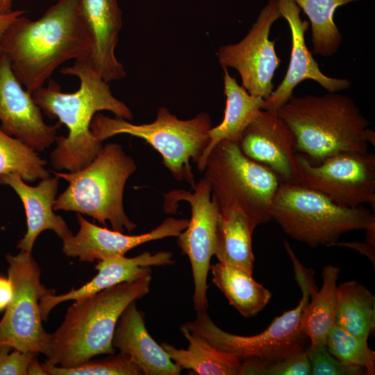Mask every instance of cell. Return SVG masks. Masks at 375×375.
<instances>
[{
    "label": "cell",
    "mask_w": 375,
    "mask_h": 375,
    "mask_svg": "<svg viewBox=\"0 0 375 375\" xmlns=\"http://www.w3.org/2000/svg\"><path fill=\"white\" fill-rule=\"evenodd\" d=\"M60 73L78 77V90L63 92L56 81L49 78L47 86L31 94L45 115L58 118L67 127V137L56 138L57 147L51 153V160L56 169L73 172L90 164L103 147L90 130L97 112L110 111L127 120L133 116L129 108L112 95L108 83L93 70L88 58L75 60L72 66L62 67Z\"/></svg>",
    "instance_id": "cell-1"
},
{
    "label": "cell",
    "mask_w": 375,
    "mask_h": 375,
    "mask_svg": "<svg viewBox=\"0 0 375 375\" xmlns=\"http://www.w3.org/2000/svg\"><path fill=\"white\" fill-rule=\"evenodd\" d=\"M15 76L32 93L63 62L89 58L92 42L78 0H58L36 20L24 15L6 31L1 42Z\"/></svg>",
    "instance_id": "cell-2"
},
{
    "label": "cell",
    "mask_w": 375,
    "mask_h": 375,
    "mask_svg": "<svg viewBox=\"0 0 375 375\" xmlns=\"http://www.w3.org/2000/svg\"><path fill=\"white\" fill-rule=\"evenodd\" d=\"M276 112L292 131L295 151L314 164L342 152H368L375 144L369 122L347 95H292Z\"/></svg>",
    "instance_id": "cell-3"
},
{
    "label": "cell",
    "mask_w": 375,
    "mask_h": 375,
    "mask_svg": "<svg viewBox=\"0 0 375 375\" xmlns=\"http://www.w3.org/2000/svg\"><path fill=\"white\" fill-rule=\"evenodd\" d=\"M151 275L122 282L74 300L61 325L49 333L45 362L72 367L100 354H114L112 337L127 306L146 296Z\"/></svg>",
    "instance_id": "cell-4"
},
{
    "label": "cell",
    "mask_w": 375,
    "mask_h": 375,
    "mask_svg": "<svg viewBox=\"0 0 375 375\" xmlns=\"http://www.w3.org/2000/svg\"><path fill=\"white\" fill-rule=\"evenodd\" d=\"M136 168L135 161L121 145L106 144L85 167L69 173L52 172L69 183L53 208L87 215L103 225L109 221L116 231H132L137 226L124 212L123 193Z\"/></svg>",
    "instance_id": "cell-5"
},
{
    "label": "cell",
    "mask_w": 375,
    "mask_h": 375,
    "mask_svg": "<svg viewBox=\"0 0 375 375\" xmlns=\"http://www.w3.org/2000/svg\"><path fill=\"white\" fill-rule=\"evenodd\" d=\"M284 246L301 292L297 307L276 317L265 330L254 335H238L223 331L212 321L206 310L197 312L194 320L181 326L201 336L217 349L233 354L241 360L257 357L265 362H272L306 351V341L308 338L301 328V316L310 294L317 288L313 270L300 262L288 242L284 241Z\"/></svg>",
    "instance_id": "cell-6"
},
{
    "label": "cell",
    "mask_w": 375,
    "mask_h": 375,
    "mask_svg": "<svg viewBox=\"0 0 375 375\" xmlns=\"http://www.w3.org/2000/svg\"><path fill=\"white\" fill-rule=\"evenodd\" d=\"M212 124L206 112L189 119H178L167 108L158 109L151 123L134 124L123 117L114 118L97 113L90 130L100 141L118 134H128L144 140L161 154L165 166L174 178L188 183L192 189L196 182L190 160L197 162L210 142Z\"/></svg>",
    "instance_id": "cell-7"
},
{
    "label": "cell",
    "mask_w": 375,
    "mask_h": 375,
    "mask_svg": "<svg viewBox=\"0 0 375 375\" xmlns=\"http://www.w3.org/2000/svg\"><path fill=\"white\" fill-rule=\"evenodd\" d=\"M272 219L291 238L311 247L333 246L342 234L375 225L374 213L362 205L341 206L317 191L284 182L274 196Z\"/></svg>",
    "instance_id": "cell-8"
},
{
    "label": "cell",
    "mask_w": 375,
    "mask_h": 375,
    "mask_svg": "<svg viewBox=\"0 0 375 375\" xmlns=\"http://www.w3.org/2000/svg\"><path fill=\"white\" fill-rule=\"evenodd\" d=\"M204 178L219 209L240 208L256 226L272 220V208L281 181L269 167L241 151L239 144L219 142L209 153Z\"/></svg>",
    "instance_id": "cell-9"
},
{
    "label": "cell",
    "mask_w": 375,
    "mask_h": 375,
    "mask_svg": "<svg viewBox=\"0 0 375 375\" xmlns=\"http://www.w3.org/2000/svg\"><path fill=\"white\" fill-rule=\"evenodd\" d=\"M8 278L12 296L0 321V348L9 346L22 351L45 353L49 338L42 326L40 301L55 290L40 281V269L31 253H8Z\"/></svg>",
    "instance_id": "cell-10"
},
{
    "label": "cell",
    "mask_w": 375,
    "mask_h": 375,
    "mask_svg": "<svg viewBox=\"0 0 375 375\" xmlns=\"http://www.w3.org/2000/svg\"><path fill=\"white\" fill-rule=\"evenodd\" d=\"M185 201L191 207V218L178 236L177 244L181 253L190 262L194 281L192 301L197 312L207 310V278L210 259L215 256L217 226L220 209L212 194L208 181L203 177L196 183L193 192L174 190L164 194V211L174 214L177 203Z\"/></svg>",
    "instance_id": "cell-11"
},
{
    "label": "cell",
    "mask_w": 375,
    "mask_h": 375,
    "mask_svg": "<svg viewBox=\"0 0 375 375\" xmlns=\"http://www.w3.org/2000/svg\"><path fill=\"white\" fill-rule=\"evenodd\" d=\"M297 183L317 191L335 203L357 207L375 206V155L365 152H342L319 163L296 153Z\"/></svg>",
    "instance_id": "cell-12"
},
{
    "label": "cell",
    "mask_w": 375,
    "mask_h": 375,
    "mask_svg": "<svg viewBox=\"0 0 375 375\" xmlns=\"http://www.w3.org/2000/svg\"><path fill=\"white\" fill-rule=\"evenodd\" d=\"M281 17L278 0H268L247 34L239 42L221 46L217 56L222 68L235 69L242 85L255 97L266 100L274 90L273 78L281 64L271 28Z\"/></svg>",
    "instance_id": "cell-13"
},
{
    "label": "cell",
    "mask_w": 375,
    "mask_h": 375,
    "mask_svg": "<svg viewBox=\"0 0 375 375\" xmlns=\"http://www.w3.org/2000/svg\"><path fill=\"white\" fill-rule=\"evenodd\" d=\"M0 128L35 151L56 140L58 126L47 124L32 94L24 89L5 53L0 55Z\"/></svg>",
    "instance_id": "cell-14"
},
{
    "label": "cell",
    "mask_w": 375,
    "mask_h": 375,
    "mask_svg": "<svg viewBox=\"0 0 375 375\" xmlns=\"http://www.w3.org/2000/svg\"><path fill=\"white\" fill-rule=\"evenodd\" d=\"M281 17L287 22L291 33L292 48L286 74L271 95L265 100L263 110L276 112L293 95L301 82L311 80L328 92H338L351 86L347 78H338L324 74L308 50L305 33L309 22L301 17V10L292 0H278Z\"/></svg>",
    "instance_id": "cell-15"
},
{
    "label": "cell",
    "mask_w": 375,
    "mask_h": 375,
    "mask_svg": "<svg viewBox=\"0 0 375 375\" xmlns=\"http://www.w3.org/2000/svg\"><path fill=\"white\" fill-rule=\"evenodd\" d=\"M76 217L79 230L76 235L62 240V251L67 256L78 258L85 262L123 256L131 249L147 242L177 237L186 228L189 222L187 219L168 217L148 233L128 235L92 224L80 213Z\"/></svg>",
    "instance_id": "cell-16"
},
{
    "label": "cell",
    "mask_w": 375,
    "mask_h": 375,
    "mask_svg": "<svg viewBox=\"0 0 375 375\" xmlns=\"http://www.w3.org/2000/svg\"><path fill=\"white\" fill-rule=\"evenodd\" d=\"M239 146L246 156L269 167L281 182L297 183L294 137L276 112L261 110L244 129Z\"/></svg>",
    "instance_id": "cell-17"
},
{
    "label": "cell",
    "mask_w": 375,
    "mask_h": 375,
    "mask_svg": "<svg viewBox=\"0 0 375 375\" xmlns=\"http://www.w3.org/2000/svg\"><path fill=\"white\" fill-rule=\"evenodd\" d=\"M78 3L91 38L90 66L107 83L124 78V67L115 56L122 26L117 0H78Z\"/></svg>",
    "instance_id": "cell-18"
},
{
    "label": "cell",
    "mask_w": 375,
    "mask_h": 375,
    "mask_svg": "<svg viewBox=\"0 0 375 375\" xmlns=\"http://www.w3.org/2000/svg\"><path fill=\"white\" fill-rule=\"evenodd\" d=\"M174 263L172 253L165 251L155 253L147 251L133 258L123 256L99 260L95 266L98 274L82 287L65 294H48L41 298L40 309L42 319L47 322L51 310L62 302L91 296L122 282L151 275V267Z\"/></svg>",
    "instance_id": "cell-19"
},
{
    "label": "cell",
    "mask_w": 375,
    "mask_h": 375,
    "mask_svg": "<svg viewBox=\"0 0 375 375\" xmlns=\"http://www.w3.org/2000/svg\"><path fill=\"white\" fill-rule=\"evenodd\" d=\"M58 178L41 179L36 186H30L17 174L0 176V184L10 186L19 196L24 207L27 231L17 247L31 253L38 236L44 230H52L62 240L72 235L65 221L53 212V203L58 188Z\"/></svg>",
    "instance_id": "cell-20"
},
{
    "label": "cell",
    "mask_w": 375,
    "mask_h": 375,
    "mask_svg": "<svg viewBox=\"0 0 375 375\" xmlns=\"http://www.w3.org/2000/svg\"><path fill=\"white\" fill-rule=\"evenodd\" d=\"M112 345L130 357L144 375H178L181 369L148 333L144 314L129 303L121 314L112 337Z\"/></svg>",
    "instance_id": "cell-21"
},
{
    "label": "cell",
    "mask_w": 375,
    "mask_h": 375,
    "mask_svg": "<svg viewBox=\"0 0 375 375\" xmlns=\"http://www.w3.org/2000/svg\"><path fill=\"white\" fill-rule=\"evenodd\" d=\"M223 70L226 97L224 115L222 122L210 130V142L197 163L200 172L204 171L209 153L219 142L228 140L239 144L244 129L263 110L265 103V99L251 95L240 85L228 69L223 68Z\"/></svg>",
    "instance_id": "cell-22"
},
{
    "label": "cell",
    "mask_w": 375,
    "mask_h": 375,
    "mask_svg": "<svg viewBox=\"0 0 375 375\" xmlns=\"http://www.w3.org/2000/svg\"><path fill=\"white\" fill-rule=\"evenodd\" d=\"M256 228L240 208L231 206L220 210L215 251L219 262L252 274L254 263L252 235Z\"/></svg>",
    "instance_id": "cell-23"
},
{
    "label": "cell",
    "mask_w": 375,
    "mask_h": 375,
    "mask_svg": "<svg viewBox=\"0 0 375 375\" xmlns=\"http://www.w3.org/2000/svg\"><path fill=\"white\" fill-rule=\"evenodd\" d=\"M189 342L186 349L162 342L160 345L181 369H190L199 375H238L242 360L236 356L220 351L201 336L181 327Z\"/></svg>",
    "instance_id": "cell-24"
},
{
    "label": "cell",
    "mask_w": 375,
    "mask_h": 375,
    "mask_svg": "<svg viewBox=\"0 0 375 375\" xmlns=\"http://www.w3.org/2000/svg\"><path fill=\"white\" fill-rule=\"evenodd\" d=\"M210 270L214 284L244 317L257 315L271 299L272 293L242 268L218 262Z\"/></svg>",
    "instance_id": "cell-25"
},
{
    "label": "cell",
    "mask_w": 375,
    "mask_h": 375,
    "mask_svg": "<svg viewBox=\"0 0 375 375\" xmlns=\"http://www.w3.org/2000/svg\"><path fill=\"white\" fill-rule=\"evenodd\" d=\"M340 272L335 265H328L323 268L322 288L310 294L309 302L303 310L301 325L310 341L309 347L326 345L328 334L335 325Z\"/></svg>",
    "instance_id": "cell-26"
},
{
    "label": "cell",
    "mask_w": 375,
    "mask_h": 375,
    "mask_svg": "<svg viewBox=\"0 0 375 375\" xmlns=\"http://www.w3.org/2000/svg\"><path fill=\"white\" fill-rule=\"evenodd\" d=\"M335 325L367 341L375 328V299L365 285L349 281L338 286Z\"/></svg>",
    "instance_id": "cell-27"
},
{
    "label": "cell",
    "mask_w": 375,
    "mask_h": 375,
    "mask_svg": "<svg viewBox=\"0 0 375 375\" xmlns=\"http://www.w3.org/2000/svg\"><path fill=\"white\" fill-rule=\"evenodd\" d=\"M292 1L309 20L313 53L329 57L338 52L342 41V35L334 21L336 10L362 0Z\"/></svg>",
    "instance_id": "cell-28"
},
{
    "label": "cell",
    "mask_w": 375,
    "mask_h": 375,
    "mask_svg": "<svg viewBox=\"0 0 375 375\" xmlns=\"http://www.w3.org/2000/svg\"><path fill=\"white\" fill-rule=\"evenodd\" d=\"M46 164L34 149L0 128V176L17 174L23 181L33 182L49 177Z\"/></svg>",
    "instance_id": "cell-29"
},
{
    "label": "cell",
    "mask_w": 375,
    "mask_h": 375,
    "mask_svg": "<svg viewBox=\"0 0 375 375\" xmlns=\"http://www.w3.org/2000/svg\"><path fill=\"white\" fill-rule=\"evenodd\" d=\"M326 347L342 363L362 367L368 375L375 374V352L369 347L367 340L334 325L328 334Z\"/></svg>",
    "instance_id": "cell-30"
},
{
    "label": "cell",
    "mask_w": 375,
    "mask_h": 375,
    "mask_svg": "<svg viewBox=\"0 0 375 375\" xmlns=\"http://www.w3.org/2000/svg\"><path fill=\"white\" fill-rule=\"evenodd\" d=\"M47 375H140L142 370L126 354H111L97 360H88L72 367L42 364Z\"/></svg>",
    "instance_id": "cell-31"
},
{
    "label": "cell",
    "mask_w": 375,
    "mask_h": 375,
    "mask_svg": "<svg viewBox=\"0 0 375 375\" xmlns=\"http://www.w3.org/2000/svg\"><path fill=\"white\" fill-rule=\"evenodd\" d=\"M312 375H360L366 370L360 367L342 363L328 351L326 345L311 347L306 350Z\"/></svg>",
    "instance_id": "cell-32"
},
{
    "label": "cell",
    "mask_w": 375,
    "mask_h": 375,
    "mask_svg": "<svg viewBox=\"0 0 375 375\" xmlns=\"http://www.w3.org/2000/svg\"><path fill=\"white\" fill-rule=\"evenodd\" d=\"M311 367L306 351L281 360L263 361L262 375H310Z\"/></svg>",
    "instance_id": "cell-33"
},
{
    "label": "cell",
    "mask_w": 375,
    "mask_h": 375,
    "mask_svg": "<svg viewBox=\"0 0 375 375\" xmlns=\"http://www.w3.org/2000/svg\"><path fill=\"white\" fill-rule=\"evenodd\" d=\"M9 346L0 348V375H27L29 365L36 355L31 351H22Z\"/></svg>",
    "instance_id": "cell-34"
},
{
    "label": "cell",
    "mask_w": 375,
    "mask_h": 375,
    "mask_svg": "<svg viewBox=\"0 0 375 375\" xmlns=\"http://www.w3.org/2000/svg\"><path fill=\"white\" fill-rule=\"evenodd\" d=\"M12 296V288L10 280L0 276V312L6 310Z\"/></svg>",
    "instance_id": "cell-35"
},
{
    "label": "cell",
    "mask_w": 375,
    "mask_h": 375,
    "mask_svg": "<svg viewBox=\"0 0 375 375\" xmlns=\"http://www.w3.org/2000/svg\"><path fill=\"white\" fill-rule=\"evenodd\" d=\"M25 10H13L7 15H0V55L2 53L1 42L2 38L10 25L19 17L24 15Z\"/></svg>",
    "instance_id": "cell-36"
},
{
    "label": "cell",
    "mask_w": 375,
    "mask_h": 375,
    "mask_svg": "<svg viewBox=\"0 0 375 375\" xmlns=\"http://www.w3.org/2000/svg\"><path fill=\"white\" fill-rule=\"evenodd\" d=\"M335 245L346 246L358 251L362 254L366 255L374 263V244L369 242H336Z\"/></svg>",
    "instance_id": "cell-37"
},
{
    "label": "cell",
    "mask_w": 375,
    "mask_h": 375,
    "mask_svg": "<svg viewBox=\"0 0 375 375\" xmlns=\"http://www.w3.org/2000/svg\"><path fill=\"white\" fill-rule=\"evenodd\" d=\"M28 374L33 375V374H42V375H47V374L44 372L43 369L42 365H40L38 362V358L36 357V355L33 358L28 369Z\"/></svg>",
    "instance_id": "cell-38"
},
{
    "label": "cell",
    "mask_w": 375,
    "mask_h": 375,
    "mask_svg": "<svg viewBox=\"0 0 375 375\" xmlns=\"http://www.w3.org/2000/svg\"><path fill=\"white\" fill-rule=\"evenodd\" d=\"M12 0H0V15H7L11 12Z\"/></svg>",
    "instance_id": "cell-39"
}]
</instances>
